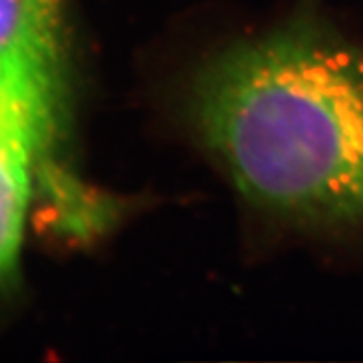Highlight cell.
<instances>
[{
  "mask_svg": "<svg viewBox=\"0 0 363 363\" xmlns=\"http://www.w3.org/2000/svg\"><path fill=\"white\" fill-rule=\"evenodd\" d=\"M60 15L62 0H32L0 47V287L19 263L35 163L56 119Z\"/></svg>",
  "mask_w": 363,
  "mask_h": 363,
  "instance_id": "obj_2",
  "label": "cell"
},
{
  "mask_svg": "<svg viewBox=\"0 0 363 363\" xmlns=\"http://www.w3.org/2000/svg\"><path fill=\"white\" fill-rule=\"evenodd\" d=\"M32 0H0V47L8 43L19 28Z\"/></svg>",
  "mask_w": 363,
  "mask_h": 363,
  "instance_id": "obj_3",
  "label": "cell"
},
{
  "mask_svg": "<svg viewBox=\"0 0 363 363\" xmlns=\"http://www.w3.org/2000/svg\"><path fill=\"white\" fill-rule=\"evenodd\" d=\"M195 134L272 216L363 223V54L311 15L211 57L189 91Z\"/></svg>",
  "mask_w": 363,
  "mask_h": 363,
  "instance_id": "obj_1",
  "label": "cell"
}]
</instances>
